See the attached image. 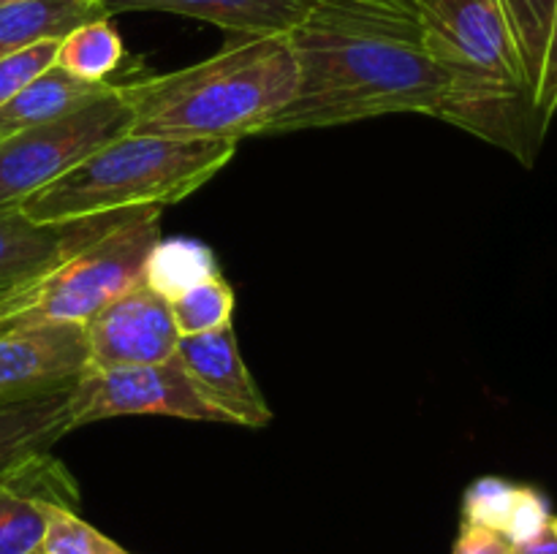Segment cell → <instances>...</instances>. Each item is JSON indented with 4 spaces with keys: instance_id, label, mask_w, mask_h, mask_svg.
I'll list each match as a JSON object with an SVG mask.
<instances>
[{
    "instance_id": "7",
    "label": "cell",
    "mask_w": 557,
    "mask_h": 554,
    "mask_svg": "<svg viewBox=\"0 0 557 554\" xmlns=\"http://www.w3.org/2000/svg\"><path fill=\"white\" fill-rule=\"evenodd\" d=\"M114 416H172L228 424L226 416L201 396L177 356L141 367H87L71 389V424L79 429Z\"/></svg>"
},
{
    "instance_id": "21",
    "label": "cell",
    "mask_w": 557,
    "mask_h": 554,
    "mask_svg": "<svg viewBox=\"0 0 557 554\" xmlns=\"http://www.w3.org/2000/svg\"><path fill=\"white\" fill-rule=\"evenodd\" d=\"M41 554H128L120 543L87 525L74 508L47 503V532H44Z\"/></svg>"
},
{
    "instance_id": "17",
    "label": "cell",
    "mask_w": 557,
    "mask_h": 554,
    "mask_svg": "<svg viewBox=\"0 0 557 554\" xmlns=\"http://www.w3.org/2000/svg\"><path fill=\"white\" fill-rule=\"evenodd\" d=\"M125 47L120 33L109 22V16L85 22L65 33L58 43L54 65L69 71L71 76L96 85H114L112 76L123 68Z\"/></svg>"
},
{
    "instance_id": "11",
    "label": "cell",
    "mask_w": 557,
    "mask_h": 554,
    "mask_svg": "<svg viewBox=\"0 0 557 554\" xmlns=\"http://www.w3.org/2000/svg\"><path fill=\"white\" fill-rule=\"evenodd\" d=\"M177 362L194 380L212 407L226 416L228 424L261 429L272 421V411L256 386L232 326L207 335L180 337Z\"/></svg>"
},
{
    "instance_id": "1",
    "label": "cell",
    "mask_w": 557,
    "mask_h": 554,
    "mask_svg": "<svg viewBox=\"0 0 557 554\" xmlns=\"http://www.w3.org/2000/svg\"><path fill=\"white\" fill-rule=\"evenodd\" d=\"M288 41L297 90L264 134L381 114L438 117L449 92V76L428 49L419 0H315Z\"/></svg>"
},
{
    "instance_id": "24",
    "label": "cell",
    "mask_w": 557,
    "mask_h": 554,
    "mask_svg": "<svg viewBox=\"0 0 557 554\" xmlns=\"http://www.w3.org/2000/svg\"><path fill=\"white\" fill-rule=\"evenodd\" d=\"M549 521H553V505H549L547 494L542 489L520 483L515 508H511L509 521H506L504 538L511 546L528 543L542 536L544 530H549Z\"/></svg>"
},
{
    "instance_id": "20",
    "label": "cell",
    "mask_w": 557,
    "mask_h": 554,
    "mask_svg": "<svg viewBox=\"0 0 557 554\" xmlns=\"http://www.w3.org/2000/svg\"><path fill=\"white\" fill-rule=\"evenodd\" d=\"M172 307L174 326H177L180 337L190 335H207V331H218L232 326L234 318V291L226 280L212 277V280L199 282L183 297L169 302Z\"/></svg>"
},
{
    "instance_id": "30",
    "label": "cell",
    "mask_w": 557,
    "mask_h": 554,
    "mask_svg": "<svg viewBox=\"0 0 557 554\" xmlns=\"http://www.w3.org/2000/svg\"><path fill=\"white\" fill-rule=\"evenodd\" d=\"M9 3H25V0H0V5H9Z\"/></svg>"
},
{
    "instance_id": "22",
    "label": "cell",
    "mask_w": 557,
    "mask_h": 554,
    "mask_svg": "<svg viewBox=\"0 0 557 554\" xmlns=\"http://www.w3.org/2000/svg\"><path fill=\"white\" fill-rule=\"evenodd\" d=\"M520 483L506 481L500 476H482L468 483L462 494V525L487 527L504 536L506 521L515 508Z\"/></svg>"
},
{
    "instance_id": "27",
    "label": "cell",
    "mask_w": 557,
    "mask_h": 554,
    "mask_svg": "<svg viewBox=\"0 0 557 554\" xmlns=\"http://www.w3.org/2000/svg\"><path fill=\"white\" fill-rule=\"evenodd\" d=\"M511 554H557V538L553 536V530H544L533 541L511 546Z\"/></svg>"
},
{
    "instance_id": "23",
    "label": "cell",
    "mask_w": 557,
    "mask_h": 554,
    "mask_svg": "<svg viewBox=\"0 0 557 554\" xmlns=\"http://www.w3.org/2000/svg\"><path fill=\"white\" fill-rule=\"evenodd\" d=\"M58 43L60 38L33 43V47L22 49V52L9 54V58L0 60V106H5L22 87L30 85L38 74H44L49 65H54Z\"/></svg>"
},
{
    "instance_id": "3",
    "label": "cell",
    "mask_w": 557,
    "mask_h": 554,
    "mask_svg": "<svg viewBox=\"0 0 557 554\" xmlns=\"http://www.w3.org/2000/svg\"><path fill=\"white\" fill-rule=\"evenodd\" d=\"M422 20L430 54L449 76L438 119L531 166L547 123L498 0H428Z\"/></svg>"
},
{
    "instance_id": "10",
    "label": "cell",
    "mask_w": 557,
    "mask_h": 554,
    "mask_svg": "<svg viewBox=\"0 0 557 554\" xmlns=\"http://www.w3.org/2000/svg\"><path fill=\"white\" fill-rule=\"evenodd\" d=\"M90 367L117 369L169 362L177 351L180 331L172 307L147 286L131 288L85 324Z\"/></svg>"
},
{
    "instance_id": "16",
    "label": "cell",
    "mask_w": 557,
    "mask_h": 554,
    "mask_svg": "<svg viewBox=\"0 0 557 554\" xmlns=\"http://www.w3.org/2000/svg\"><path fill=\"white\" fill-rule=\"evenodd\" d=\"M212 277H221L215 253L210 244L190 237H161L145 266V286L166 302Z\"/></svg>"
},
{
    "instance_id": "18",
    "label": "cell",
    "mask_w": 557,
    "mask_h": 554,
    "mask_svg": "<svg viewBox=\"0 0 557 554\" xmlns=\"http://www.w3.org/2000/svg\"><path fill=\"white\" fill-rule=\"evenodd\" d=\"M498 3L504 9L506 22H509L511 36H515L528 87L536 96L544 58H547L549 33H553L555 0H498Z\"/></svg>"
},
{
    "instance_id": "12",
    "label": "cell",
    "mask_w": 557,
    "mask_h": 554,
    "mask_svg": "<svg viewBox=\"0 0 557 554\" xmlns=\"http://www.w3.org/2000/svg\"><path fill=\"white\" fill-rule=\"evenodd\" d=\"M315 0H101L107 16L163 11L210 22L232 36H288Z\"/></svg>"
},
{
    "instance_id": "5",
    "label": "cell",
    "mask_w": 557,
    "mask_h": 554,
    "mask_svg": "<svg viewBox=\"0 0 557 554\" xmlns=\"http://www.w3.org/2000/svg\"><path fill=\"white\" fill-rule=\"evenodd\" d=\"M161 210L145 206L128 223L25 288L11 313L0 318V331L38 324L85 326L114 299L145 286L147 259L161 239Z\"/></svg>"
},
{
    "instance_id": "25",
    "label": "cell",
    "mask_w": 557,
    "mask_h": 554,
    "mask_svg": "<svg viewBox=\"0 0 557 554\" xmlns=\"http://www.w3.org/2000/svg\"><path fill=\"white\" fill-rule=\"evenodd\" d=\"M536 109L542 114L544 123H553L557 114V0H555V16H553V33H549L547 58H544L542 81L536 90Z\"/></svg>"
},
{
    "instance_id": "31",
    "label": "cell",
    "mask_w": 557,
    "mask_h": 554,
    "mask_svg": "<svg viewBox=\"0 0 557 554\" xmlns=\"http://www.w3.org/2000/svg\"><path fill=\"white\" fill-rule=\"evenodd\" d=\"M422 3H428V0H419V5H422Z\"/></svg>"
},
{
    "instance_id": "14",
    "label": "cell",
    "mask_w": 557,
    "mask_h": 554,
    "mask_svg": "<svg viewBox=\"0 0 557 554\" xmlns=\"http://www.w3.org/2000/svg\"><path fill=\"white\" fill-rule=\"evenodd\" d=\"M114 85L82 81L71 76L69 71L60 68V65H49L30 85L22 87L5 106H0V139H9L20 130L65 117V114L101 98Z\"/></svg>"
},
{
    "instance_id": "6",
    "label": "cell",
    "mask_w": 557,
    "mask_h": 554,
    "mask_svg": "<svg viewBox=\"0 0 557 554\" xmlns=\"http://www.w3.org/2000/svg\"><path fill=\"white\" fill-rule=\"evenodd\" d=\"M131 125L134 112L114 85L65 117L0 139V210L20 206L92 152L131 134Z\"/></svg>"
},
{
    "instance_id": "19",
    "label": "cell",
    "mask_w": 557,
    "mask_h": 554,
    "mask_svg": "<svg viewBox=\"0 0 557 554\" xmlns=\"http://www.w3.org/2000/svg\"><path fill=\"white\" fill-rule=\"evenodd\" d=\"M47 532V500L11 483H0V554L41 552Z\"/></svg>"
},
{
    "instance_id": "15",
    "label": "cell",
    "mask_w": 557,
    "mask_h": 554,
    "mask_svg": "<svg viewBox=\"0 0 557 554\" xmlns=\"http://www.w3.org/2000/svg\"><path fill=\"white\" fill-rule=\"evenodd\" d=\"M101 16H107L101 0H25L0 5V60L33 43L63 38Z\"/></svg>"
},
{
    "instance_id": "2",
    "label": "cell",
    "mask_w": 557,
    "mask_h": 554,
    "mask_svg": "<svg viewBox=\"0 0 557 554\" xmlns=\"http://www.w3.org/2000/svg\"><path fill=\"white\" fill-rule=\"evenodd\" d=\"M114 85L134 112L131 134L239 141L288 106L297 60L288 36H234L199 63Z\"/></svg>"
},
{
    "instance_id": "28",
    "label": "cell",
    "mask_w": 557,
    "mask_h": 554,
    "mask_svg": "<svg viewBox=\"0 0 557 554\" xmlns=\"http://www.w3.org/2000/svg\"><path fill=\"white\" fill-rule=\"evenodd\" d=\"M20 293H22V291H16V293H0V318L11 313V307H14V304H16V297H20Z\"/></svg>"
},
{
    "instance_id": "32",
    "label": "cell",
    "mask_w": 557,
    "mask_h": 554,
    "mask_svg": "<svg viewBox=\"0 0 557 554\" xmlns=\"http://www.w3.org/2000/svg\"><path fill=\"white\" fill-rule=\"evenodd\" d=\"M36 554H41V552H36Z\"/></svg>"
},
{
    "instance_id": "8",
    "label": "cell",
    "mask_w": 557,
    "mask_h": 554,
    "mask_svg": "<svg viewBox=\"0 0 557 554\" xmlns=\"http://www.w3.org/2000/svg\"><path fill=\"white\" fill-rule=\"evenodd\" d=\"M145 206L74 221H33L20 206L0 210V293L30 288L63 261L128 223Z\"/></svg>"
},
{
    "instance_id": "9",
    "label": "cell",
    "mask_w": 557,
    "mask_h": 554,
    "mask_svg": "<svg viewBox=\"0 0 557 554\" xmlns=\"http://www.w3.org/2000/svg\"><path fill=\"white\" fill-rule=\"evenodd\" d=\"M90 367L82 324H38L0 331V400L71 389Z\"/></svg>"
},
{
    "instance_id": "13",
    "label": "cell",
    "mask_w": 557,
    "mask_h": 554,
    "mask_svg": "<svg viewBox=\"0 0 557 554\" xmlns=\"http://www.w3.org/2000/svg\"><path fill=\"white\" fill-rule=\"evenodd\" d=\"M71 389L0 400V481H9L36 456L49 454L74 429Z\"/></svg>"
},
{
    "instance_id": "4",
    "label": "cell",
    "mask_w": 557,
    "mask_h": 554,
    "mask_svg": "<svg viewBox=\"0 0 557 554\" xmlns=\"http://www.w3.org/2000/svg\"><path fill=\"white\" fill-rule=\"evenodd\" d=\"M232 139H161L125 134L20 204L33 221L166 206L210 182L234 155Z\"/></svg>"
},
{
    "instance_id": "29",
    "label": "cell",
    "mask_w": 557,
    "mask_h": 554,
    "mask_svg": "<svg viewBox=\"0 0 557 554\" xmlns=\"http://www.w3.org/2000/svg\"><path fill=\"white\" fill-rule=\"evenodd\" d=\"M549 530H553V536L557 538V516H553V521H549Z\"/></svg>"
},
{
    "instance_id": "26",
    "label": "cell",
    "mask_w": 557,
    "mask_h": 554,
    "mask_svg": "<svg viewBox=\"0 0 557 554\" xmlns=\"http://www.w3.org/2000/svg\"><path fill=\"white\" fill-rule=\"evenodd\" d=\"M455 554H511V543L500 532L476 525H460Z\"/></svg>"
}]
</instances>
